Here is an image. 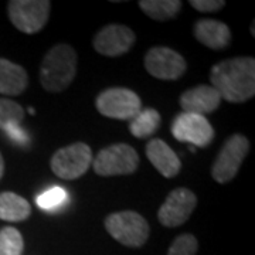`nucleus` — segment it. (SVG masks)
Wrapping results in <instances>:
<instances>
[{"mask_svg":"<svg viewBox=\"0 0 255 255\" xmlns=\"http://www.w3.org/2000/svg\"><path fill=\"white\" fill-rule=\"evenodd\" d=\"M24 241L17 228L3 227L0 230V255H21Z\"/></svg>","mask_w":255,"mask_h":255,"instance_id":"nucleus-20","label":"nucleus"},{"mask_svg":"<svg viewBox=\"0 0 255 255\" xmlns=\"http://www.w3.org/2000/svg\"><path fill=\"white\" fill-rule=\"evenodd\" d=\"M24 119V108L7 98H0V129L9 125H20Z\"/></svg>","mask_w":255,"mask_h":255,"instance_id":"nucleus-22","label":"nucleus"},{"mask_svg":"<svg viewBox=\"0 0 255 255\" xmlns=\"http://www.w3.org/2000/svg\"><path fill=\"white\" fill-rule=\"evenodd\" d=\"M211 87L221 100L243 104L255 95V60L253 57H236L213 65L210 71Z\"/></svg>","mask_w":255,"mask_h":255,"instance_id":"nucleus-1","label":"nucleus"},{"mask_svg":"<svg viewBox=\"0 0 255 255\" xmlns=\"http://www.w3.org/2000/svg\"><path fill=\"white\" fill-rule=\"evenodd\" d=\"M193 33L196 40L211 50H224L231 44V31L227 24L214 18H201L194 27Z\"/></svg>","mask_w":255,"mask_h":255,"instance_id":"nucleus-14","label":"nucleus"},{"mask_svg":"<svg viewBox=\"0 0 255 255\" xmlns=\"http://www.w3.org/2000/svg\"><path fill=\"white\" fill-rule=\"evenodd\" d=\"M190 6L201 13H216L226 6V1L224 0H190Z\"/></svg>","mask_w":255,"mask_h":255,"instance_id":"nucleus-25","label":"nucleus"},{"mask_svg":"<svg viewBox=\"0 0 255 255\" xmlns=\"http://www.w3.org/2000/svg\"><path fill=\"white\" fill-rule=\"evenodd\" d=\"M172 135L180 142L207 147L214 139V129L206 117L182 112L172 124Z\"/></svg>","mask_w":255,"mask_h":255,"instance_id":"nucleus-11","label":"nucleus"},{"mask_svg":"<svg viewBox=\"0 0 255 255\" xmlns=\"http://www.w3.org/2000/svg\"><path fill=\"white\" fill-rule=\"evenodd\" d=\"M3 173H4V160H3V156L0 153V179L3 177Z\"/></svg>","mask_w":255,"mask_h":255,"instance_id":"nucleus-26","label":"nucleus"},{"mask_svg":"<svg viewBox=\"0 0 255 255\" xmlns=\"http://www.w3.org/2000/svg\"><path fill=\"white\" fill-rule=\"evenodd\" d=\"M145 70L153 78L163 81H176L182 78L187 63L182 54L169 47H153L145 55Z\"/></svg>","mask_w":255,"mask_h":255,"instance_id":"nucleus-9","label":"nucleus"},{"mask_svg":"<svg viewBox=\"0 0 255 255\" xmlns=\"http://www.w3.org/2000/svg\"><path fill=\"white\" fill-rule=\"evenodd\" d=\"M94 172L102 177L125 176L136 172L139 166V156L136 150L127 143H115L100 150L92 159Z\"/></svg>","mask_w":255,"mask_h":255,"instance_id":"nucleus-4","label":"nucleus"},{"mask_svg":"<svg viewBox=\"0 0 255 255\" xmlns=\"http://www.w3.org/2000/svg\"><path fill=\"white\" fill-rule=\"evenodd\" d=\"M146 156L156 170L166 179L176 177L182 169L179 156L162 139H152L150 142H147Z\"/></svg>","mask_w":255,"mask_h":255,"instance_id":"nucleus-15","label":"nucleus"},{"mask_svg":"<svg viewBox=\"0 0 255 255\" xmlns=\"http://www.w3.org/2000/svg\"><path fill=\"white\" fill-rule=\"evenodd\" d=\"M78 57L73 47L57 44L44 55L40 67L41 87L48 92L65 91L75 78Z\"/></svg>","mask_w":255,"mask_h":255,"instance_id":"nucleus-2","label":"nucleus"},{"mask_svg":"<svg viewBox=\"0 0 255 255\" xmlns=\"http://www.w3.org/2000/svg\"><path fill=\"white\" fill-rule=\"evenodd\" d=\"M51 10L48 0H11L7 4L10 21L18 31L36 34L46 26Z\"/></svg>","mask_w":255,"mask_h":255,"instance_id":"nucleus-8","label":"nucleus"},{"mask_svg":"<svg viewBox=\"0 0 255 255\" xmlns=\"http://www.w3.org/2000/svg\"><path fill=\"white\" fill-rule=\"evenodd\" d=\"M3 132L13 143H16L18 146H26L30 142L27 132L20 125H9V127L3 129Z\"/></svg>","mask_w":255,"mask_h":255,"instance_id":"nucleus-24","label":"nucleus"},{"mask_svg":"<svg viewBox=\"0 0 255 255\" xmlns=\"http://www.w3.org/2000/svg\"><path fill=\"white\" fill-rule=\"evenodd\" d=\"M105 228L119 244L130 248H140L149 238V224L136 211L124 210L112 213L105 219Z\"/></svg>","mask_w":255,"mask_h":255,"instance_id":"nucleus-3","label":"nucleus"},{"mask_svg":"<svg viewBox=\"0 0 255 255\" xmlns=\"http://www.w3.org/2000/svg\"><path fill=\"white\" fill-rule=\"evenodd\" d=\"M199 241L193 234H182L174 240L167 251V255H196Z\"/></svg>","mask_w":255,"mask_h":255,"instance_id":"nucleus-23","label":"nucleus"},{"mask_svg":"<svg viewBox=\"0 0 255 255\" xmlns=\"http://www.w3.org/2000/svg\"><path fill=\"white\" fill-rule=\"evenodd\" d=\"M68 201V193L61 186H53L51 189L43 191L36 199L37 206L44 211H57L63 209Z\"/></svg>","mask_w":255,"mask_h":255,"instance_id":"nucleus-21","label":"nucleus"},{"mask_svg":"<svg viewBox=\"0 0 255 255\" xmlns=\"http://www.w3.org/2000/svg\"><path fill=\"white\" fill-rule=\"evenodd\" d=\"M139 7L156 21H169L179 16L183 7L180 0H140Z\"/></svg>","mask_w":255,"mask_h":255,"instance_id":"nucleus-18","label":"nucleus"},{"mask_svg":"<svg viewBox=\"0 0 255 255\" xmlns=\"http://www.w3.org/2000/svg\"><path fill=\"white\" fill-rule=\"evenodd\" d=\"M92 164V150L84 142H75L55 152L50 167L55 176L64 180H75L87 173Z\"/></svg>","mask_w":255,"mask_h":255,"instance_id":"nucleus-7","label":"nucleus"},{"mask_svg":"<svg viewBox=\"0 0 255 255\" xmlns=\"http://www.w3.org/2000/svg\"><path fill=\"white\" fill-rule=\"evenodd\" d=\"M197 206V196L186 187L172 190L157 210V220L164 227L174 228L184 224Z\"/></svg>","mask_w":255,"mask_h":255,"instance_id":"nucleus-10","label":"nucleus"},{"mask_svg":"<svg viewBox=\"0 0 255 255\" xmlns=\"http://www.w3.org/2000/svg\"><path fill=\"white\" fill-rule=\"evenodd\" d=\"M160 114L155 108H145L140 110L133 119L129 122V130L130 133L137 139H145L152 136L160 127Z\"/></svg>","mask_w":255,"mask_h":255,"instance_id":"nucleus-19","label":"nucleus"},{"mask_svg":"<svg viewBox=\"0 0 255 255\" xmlns=\"http://www.w3.org/2000/svg\"><path fill=\"white\" fill-rule=\"evenodd\" d=\"M27 71L16 63L0 58V94L16 97L27 90Z\"/></svg>","mask_w":255,"mask_h":255,"instance_id":"nucleus-16","label":"nucleus"},{"mask_svg":"<svg viewBox=\"0 0 255 255\" xmlns=\"http://www.w3.org/2000/svg\"><path fill=\"white\" fill-rule=\"evenodd\" d=\"M255 24H254V21H253V26H251V34H253V37L255 36Z\"/></svg>","mask_w":255,"mask_h":255,"instance_id":"nucleus-27","label":"nucleus"},{"mask_svg":"<svg viewBox=\"0 0 255 255\" xmlns=\"http://www.w3.org/2000/svg\"><path fill=\"white\" fill-rule=\"evenodd\" d=\"M221 102L220 94L211 85L200 84L194 88L184 91L180 95L179 104L183 112L206 117L217 110Z\"/></svg>","mask_w":255,"mask_h":255,"instance_id":"nucleus-13","label":"nucleus"},{"mask_svg":"<svg viewBox=\"0 0 255 255\" xmlns=\"http://www.w3.org/2000/svg\"><path fill=\"white\" fill-rule=\"evenodd\" d=\"M250 152V140L241 133H234L226 140L216 157L211 176L217 183L226 184L231 182L240 172L241 164Z\"/></svg>","mask_w":255,"mask_h":255,"instance_id":"nucleus-6","label":"nucleus"},{"mask_svg":"<svg viewBox=\"0 0 255 255\" xmlns=\"http://www.w3.org/2000/svg\"><path fill=\"white\" fill-rule=\"evenodd\" d=\"M136 41L133 30L124 24H108L95 34L92 46L95 51L105 57L127 54Z\"/></svg>","mask_w":255,"mask_h":255,"instance_id":"nucleus-12","label":"nucleus"},{"mask_svg":"<svg viewBox=\"0 0 255 255\" xmlns=\"http://www.w3.org/2000/svg\"><path fill=\"white\" fill-rule=\"evenodd\" d=\"M31 214V206L26 199L11 191L0 193V220L18 223L27 220Z\"/></svg>","mask_w":255,"mask_h":255,"instance_id":"nucleus-17","label":"nucleus"},{"mask_svg":"<svg viewBox=\"0 0 255 255\" xmlns=\"http://www.w3.org/2000/svg\"><path fill=\"white\" fill-rule=\"evenodd\" d=\"M95 107L102 117L118 121H130L142 110V101L132 90L114 87L101 92L97 97Z\"/></svg>","mask_w":255,"mask_h":255,"instance_id":"nucleus-5","label":"nucleus"}]
</instances>
